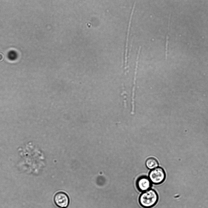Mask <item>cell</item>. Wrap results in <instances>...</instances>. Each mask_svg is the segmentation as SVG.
<instances>
[{"mask_svg": "<svg viewBox=\"0 0 208 208\" xmlns=\"http://www.w3.org/2000/svg\"><path fill=\"white\" fill-rule=\"evenodd\" d=\"M158 200L157 193L152 189L143 192L139 199L140 204L145 208H150L156 204Z\"/></svg>", "mask_w": 208, "mask_h": 208, "instance_id": "obj_1", "label": "cell"}, {"mask_svg": "<svg viewBox=\"0 0 208 208\" xmlns=\"http://www.w3.org/2000/svg\"><path fill=\"white\" fill-rule=\"evenodd\" d=\"M166 177L165 171L163 168L160 167L151 170L149 174V178L151 183L156 185L162 183Z\"/></svg>", "mask_w": 208, "mask_h": 208, "instance_id": "obj_2", "label": "cell"}, {"mask_svg": "<svg viewBox=\"0 0 208 208\" xmlns=\"http://www.w3.org/2000/svg\"><path fill=\"white\" fill-rule=\"evenodd\" d=\"M54 200L56 205L59 208H66L70 203L68 196L63 192H57L54 196Z\"/></svg>", "mask_w": 208, "mask_h": 208, "instance_id": "obj_3", "label": "cell"}, {"mask_svg": "<svg viewBox=\"0 0 208 208\" xmlns=\"http://www.w3.org/2000/svg\"><path fill=\"white\" fill-rule=\"evenodd\" d=\"M151 183L149 178L146 176H142L137 180L136 185L138 189L143 192L150 188Z\"/></svg>", "mask_w": 208, "mask_h": 208, "instance_id": "obj_4", "label": "cell"}, {"mask_svg": "<svg viewBox=\"0 0 208 208\" xmlns=\"http://www.w3.org/2000/svg\"><path fill=\"white\" fill-rule=\"evenodd\" d=\"M159 163L158 161L155 158H150L147 160L145 162V165L147 167L152 170L158 167Z\"/></svg>", "mask_w": 208, "mask_h": 208, "instance_id": "obj_5", "label": "cell"}, {"mask_svg": "<svg viewBox=\"0 0 208 208\" xmlns=\"http://www.w3.org/2000/svg\"><path fill=\"white\" fill-rule=\"evenodd\" d=\"M7 56L9 60L13 61L15 60L17 58V54L15 51L12 50L8 52Z\"/></svg>", "mask_w": 208, "mask_h": 208, "instance_id": "obj_6", "label": "cell"}]
</instances>
